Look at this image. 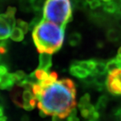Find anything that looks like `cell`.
Returning <instances> with one entry per match:
<instances>
[{
    "mask_svg": "<svg viewBox=\"0 0 121 121\" xmlns=\"http://www.w3.org/2000/svg\"><path fill=\"white\" fill-rule=\"evenodd\" d=\"M76 92L75 83L72 79L57 80L48 86L42 87L41 92L36 96L37 106L47 116L66 118L76 106Z\"/></svg>",
    "mask_w": 121,
    "mask_h": 121,
    "instance_id": "6da1fadb",
    "label": "cell"
},
{
    "mask_svg": "<svg viewBox=\"0 0 121 121\" xmlns=\"http://www.w3.org/2000/svg\"><path fill=\"white\" fill-rule=\"evenodd\" d=\"M65 29L54 22L43 19L32 30V39L37 51L52 55L62 47L65 39Z\"/></svg>",
    "mask_w": 121,
    "mask_h": 121,
    "instance_id": "7a4b0ae2",
    "label": "cell"
},
{
    "mask_svg": "<svg viewBox=\"0 0 121 121\" xmlns=\"http://www.w3.org/2000/svg\"><path fill=\"white\" fill-rule=\"evenodd\" d=\"M43 10L44 20L63 28L72 20V5L70 0H47Z\"/></svg>",
    "mask_w": 121,
    "mask_h": 121,
    "instance_id": "3957f363",
    "label": "cell"
},
{
    "mask_svg": "<svg viewBox=\"0 0 121 121\" xmlns=\"http://www.w3.org/2000/svg\"><path fill=\"white\" fill-rule=\"evenodd\" d=\"M12 100L17 106L24 108L25 110L30 111L37 104V98L32 90L24 88V90H15L12 94Z\"/></svg>",
    "mask_w": 121,
    "mask_h": 121,
    "instance_id": "277c9868",
    "label": "cell"
},
{
    "mask_svg": "<svg viewBox=\"0 0 121 121\" xmlns=\"http://www.w3.org/2000/svg\"><path fill=\"white\" fill-rule=\"evenodd\" d=\"M106 86L111 94L121 95V68L114 69L109 73Z\"/></svg>",
    "mask_w": 121,
    "mask_h": 121,
    "instance_id": "5b68a950",
    "label": "cell"
},
{
    "mask_svg": "<svg viewBox=\"0 0 121 121\" xmlns=\"http://www.w3.org/2000/svg\"><path fill=\"white\" fill-rule=\"evenodd\" d=\"M13 28L7 15L5 13L0 14V44L5 42L10 37Z\"/></svg>",
    "mask_w": 121,
    "mask_h": 121,
    "instance_id": "8992f818",
    "label": "cell"
},
{
    "mask_svg": "<svg viewBox=\"0 0 121 121\" xmlns=\"http://www.w3.org/2000/svg\"><path fill=\"white\" fill-rule=\"evenodd\" d=\"M81 115L84 118H90L91 120H97L99 118V112L96 110L94 106L90 104L87 106L80 109Z\"/></svg>",
    "mask_w": 121,
    "mask_h": 121,
    "instance_id": "52a82bcc",
    "label": "cell"
},
{
    "mask_svg": "<svg viewBox=\"0 0 121 121\" xmlns=\"http://www.w3.org/2000/svg\"><path fill=\"white\" fill-rule=\"evenodd\" d=\"M69 73L71 75L76 77L79 79H84L87 77L91 73L88 70L84 69L79 65L72 63L69 68Z\"/></svg>",
    "mask_w": 121,
    "mask_h": 121,
    "instance_id": "ba28073f",
    "label": "cell"
},
{
    "mask_svg": "<svg viewBox=\"0 0 121 121\" xmlns=\"http://www.w3.org/2000/svg\"><path fill=\"white\" fill-rule=\"evenodd\" d=\"M39 69H43L48 71L52 66V56L48 53H40L39 55Z\"/></svg>",
    "mask_w": 121,
    "mask_h": 121,
    "instance_id": "9c48e42d",
    "label": "cell"
},
{
    "mask_svg": "<svg viewBox=\"0 0 121 121\" xmlns=\"http://www.w3.org/2000/svg\"><path fill=\"white\" fill-rule=\"evenodd\" d=\"M16 83V78L14 73H8L2 76V81L0 83V89L10 90Z\"/></svg>",
    "mask_w": 121,
    "mask_h": 121,
    "instance_id": "30bf717a",
    "label": "cell"
},
{
    "mask_svg": "<svg viewBox=\"0 0 121 121\" xmlns=\"http://www.w3.org/2000/svg\"><path fill=\"white\" fill-rule=\"evenodd\" d=\"M96 63H97V60L95 59H89V60H75L73 63L81 66L82 67L88 70L91 73H93L95 69Z\"/></svg>",
    "mask_w": 121,
    "mask_h": 121,
    "instance_id": "8fae6325",
    "label": "cell"
},
{
    "mask_svg": "<svg viewBox=\"0 0 121 121\" xmlns=\"http://www.w3.org/2000/svg\"><path fill=\"white\" fill-rule=\"evenodd\" d=\"M107 77L108 75L106 74L104 75H98L95 74V78H94V85L96 87V89L98 90H102L104 86L106 83L107 81Z\"/></svg>",
    "mask_w": 121,
    "mask_h": 121,
    "instance_id": "7c38bea8",
    "label": "cell"
},
{
    "mask_svg": "<svg viewBox=\"0 0 121 121\" xmlns=\"http://www.w3.org/2000/svg\"><path fill=\"white\" fill-rule=\"evenodd\" d=\"M106 38L108 41L112 43H116L121 39V32L116 28H110L107 31Z\"/></svg>",
    "mask_w": 121,
    "mask_h": 121,
    "instance_id": "4fadbf2b",
    "label": "cell"
},
{
    "mask_svg": "<svg viewBox=\"0 0 121 121\" xmlns=\"http://www.w3.org/2000/svg\"><path fill=\"white\" fill-rule=\"evenodd\" d=\"M24 33L19 27H14L11 32L10 39L16 42H21L24 40Z\"/></svg>",
    "mask_w": 121,
    "mask_h": 121,
    "instance_id": "5bb4252c",
    "label": "cell"
},
{
    "mask_svg": "<svg viewBox=\"0 0 121 121\" xmlns=\"http://www.w3.org/2000/svg\"><path fill=\"white\" fill-rule=\"evenodd\" d=\"M102 8L104 12L109 14H114L117 12L118 9V5L114 1H111L108 3L102 4Z\"/></svg>",
    "mask_w": 121,
    "mask_h": 121,
    "instance_id": "9a60e30c",
    "label": "cell"
},
{
    "mask_svg": "<svg viewBox=\"0 0 121 121\" xmlns=\"http://www.w3.org/2000/svg\"><path fill=\"white\" fill-rule=\"evenodd\" d=\"M108 71L106 68V63L102 60H97L95 67L93 73L98 75H104L107 74Z\"/></svg>",
    "mask_w": 121,
    "mask_h": 121,
    "instance_id": "2e32d148",
    "label": "cell"
},
{
    "mask_svg": "<svg viewBox=\"0 0 121 121\" xmlns=\"http://www.w3.org/2000/svg\"><path fill=\"white\" fill-rule=\"evenodd\" d=\"M82 41V35L79 32H73L69 36L68 43L72 47L79 45Z\"/></svg>",
    "mask_w": 121,
    "mask_h": 121,
    "instance_id": "e0dca14e",
    "label": "cell"
},
{
    "mask_svg": "<svg viewBox=\"0 0 121 121\" xmlns=\"http://www.w3.org/2000/svg\"><path fill=\"white\" fill-rule=\"evenodd\" d=\"M108 97L106 95H101L99 98V99L98 100V102L95 105V108L96 110L100 112L101 111L104 110V109L106 108V106H107V104H108Z\"/></svg>",
    "mask_w": 121,
    "mask_h": 121,
    "instance_id": "ac0fdd59",
    "label": "cell"
},
{
    "mask_svg": "<svg viewBox=\"0 0 121 121\" xmlns=\"http://www.w3.org/2000/svg\"><path fill=\"white\" fill-rule=\"evenodd\" d=\"M106 68H107L108 73H109L110 72L112 71L114 69L121 68V63L119 62V60L115 57L114 59L109 60L106 63Z\"/></svg>",
    "mask_w": 121,
    "mask_h": 121,
    "instance_id": "d6986e66",
    "label": "cell"
},
{
    "mask_svg": "<svg viewBox=\"0 0 121 121\" xmlns=\"http://www.w3.org/2000/svg\"><path fill=\"white\" fill-rule=\"evenodd\" d=\"M32 73L35 75L36 79L38 80V82L43 81L44 79H47L49 76V73H48V71L43 70V69H39V68L36 69Z\"/></svg>",
    "mask_w": 121,
    "mask_h": 121,
    "instance_id": "ffe728a7",
    "label": "cell"
},
{
    "mask_svg": "<svg viewBox=\"0 0 121 121\" xmlns=\"http://www.w3.org/2000/svg\"><path fill=\"white\" fill-rule=\"evenodd\" d=\"M90 104V95L89 94H85L79 99L78 103V108L80 109L87 106Z\"/></svg>",
    "mask_w": 121,
    "mask_h": 121,
    "instance_id": "44dd1931",
    "label": "cell"
},
{
    "mask_svg": "<svg viewBox=\"0 0 121 121\" xmlns=\"http://www.w3.org/2000/svg\"><path fill=\"white\" fill-rule=\"evenodd\" d=\"M20 8L22 11L29 12L32 8V3L30 0H20Z\"/></svg>",
    "mask_w": 121,
    "mask_h": 121,
    "instance_id": "7402d4cb",
    "label": "cell"
},
{
    "mask_svg": "<svg viewBox=\"0 0 121 121\" xmlns=\"http://www.w3.org/2000/svg\"><path fill=\"white\" fill-rule=\"evenodd\" d=\"M32 3L33 10L36 12H40L42 9H43L44 5L43 0H33L32 1Z\"/></svg>",
    "mask_w": 121,
    "mask_h": 121,
    "instance_id": "603a6c76",
    "label": "cell"
},
{
    "mask_svg": "<svg viewBox=\"0 0 121 121\" xmlns=\"http://www.w3.org/2000/svg\"><path fill=\"white\" fill-rule=\"evenodd\" d=\"M16 24L17 27H19L20 29L24 32V34H26L28 32V31L29 30V24L25 21L22 20H17L16 21Z\"/></svg>",
    "mask_w": 121,
    "mask_h": 121,
    "instance_id": "cb8c5ba5",
    "label": "cell"
},
{
    "mask_svg": "<svg viewBox=\"0 0 121 121\" xmlns=\"http://www.w3.org/2000/svg\"><path fill=\"white\" fill-rule=\"evenodd\" d=\"M16 12V8L8 7V8L7 9V11H6L5 13L9 15V16H15Z\"/></svg>",
    "mask_w": 121,
    "mask_h": 121,
    "instance_id": "d4e9b609",
    "label": "cell"
},
{
    "mask_svg": "<svg viewBox=\"0 0 121 121\" xmlns=\"http://www.w3.org/2000/svg\"><path fill=\"white\" fill-rule=\"evenodd\" d=\"M8 69L6 66L0 65V75L1 76H4L5 74L8 73Z\"/></svg>",
    "mask_w": 121,
    "mask_h": 121,
    "instance_id": "484cf974",
    "label": "cell"
},
{
    "mask_svg": "<svg viewBox=\"0 0 121 121\" xmlns=\"http://www.w3.org/2000/svg\"><path fill=\"white\" fill-rule=\"evenodd\" d=\"M6 52H7L6 43H5V42H4L1 44H0V54L1 55H4Z\"/></svg>",
    "mask_w": 121,
    "mask_h": 121,
    "instance_id": "4316f807",
    "label": "cell"
},
{
    "mask_svg": "<svg viewBox=\"0 0 121 121\" xmlns=\"http://www.w3.org/2000/svg\"><path fill=\"white\" fill-rule=\"evenodd\" d=\"M115 115L117 116L118 118V119L121 121V108H119L118 110H117L116 113H115Z\"/></svg>",
    "mask_w": 121,
    "mask_h": 121,
    "instance_id": "83f0119b",
    "label": "cell"
},
{
    "mask_svg": "<svg viewBox=\"0 0 121 121\" xmlns=\"http://www.w3.org/2000/svg\"><path fill=\"white\" fill-rule=\"evenodd\" d=\"M4 108L2 106H0V117H1L4 114Z\"/></svg>",
    "mask_w": 121,
    "mask_h": 121,
    "instance_id": "f1b7e54d",
    "label": "cell"
},
{
    "mask_svg": "<svg viewBox=\"0 0 121 121\" xmlns=\"http://www.w3.org/2000/svg\"><path fill=\"white\" fill-rule=\"evenodd\" d=\"M0 121H8V118L6 117H0Z\"/></svg>",
    "mask_w": 121,
    "mask_h": 121,
    "instance_id": "f546056e",
    "label": "cell"
},
{
    "mask_svg": "<svg viewBox=\"0 0 121 121\" xmlns=\"http://www.w3.org/2000/svg\"><path fill=\"white\" fill-rule=\"evenodd\" d=\"M118 54L121 55V47L118 48Z\"/></svg>",
    "mask_w": 121,
    "mask_h": 121,
    "instance_id": "4dcf8cb0",
    "label": "cell"
},
{
    "mask_svg": "<svg viewBox=\"0 0 121 121\" xmlns=\"http://www.w3.org/2000/svg\"><path fill=\"white\" fill-rule=\"evenodd\" d=\"M1 81H2V76H1L0 75V83L1 82Z\"/></svg>",
    "mask_w": 121,
    "mask_h": 121,
    "instance_id": "1f68e13d",
    "label": "cell"
},
{
    "mask_svg": "<svg viewBox=\"0 0 121 121\" xmlns=\"http://www.w3.org/2000/svg\"><path fill=\"white\" fill-rule=\"evenodd\" d=\"M96 121L95 120H90V121Z\"/></svg>",
    "mask_w": 121,
    "mask_h": 121,
    "instance_id": "d6a6232c",
    "label": "cell"
},
{
    "mask_svg": "<svg viewBox=\"0 0 121 121\" xmlns=\"http://www.w3.org/2000/svg\"><path fill=\"white\" fill-rule=\"evenodd\" d=\"M1 1H5V0H1Z\"/></svg>",
    "mask_w": 121,
    "mask_h": 121,
    "instance_id": "836d02e7",
    "label": "cell"
},
{
    "mask_svg": "<svg viewBox=\"0 0 121 121\" xmlns=\"http://www.w3.org/2000/svg\"><path fill=\"white\" fill-rule=\"evenodd\" d=\"M30 1H33V0H30Z\"/></svg>",
    "mask_w": 121,
    "mask_h": 121,
    "instance_id": "e575fe53",
    "label": "cell"
}]
</instances>
